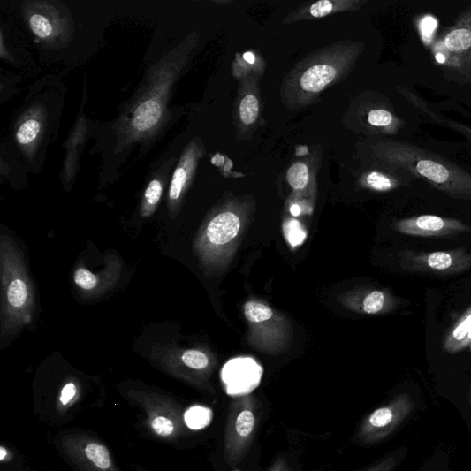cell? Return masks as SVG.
I'll return each mask as SVG.
<instances>
[{"label": "cell", "instance_id": "18", "mask_svg": "<svg viewBox=\"0 0 471 471\" xmlns=\"http://www.w3.org/2000/svg\"><path fill=\"white\" fill-rule=\"evenodd\" d=\"M85 454L89 461L101 469H108L111 466L110 455L107 448L98 443H91L86 446Z\"/></svg>", "mask_w": 471, "mask_h": 471}, {"label": "cell", "instance_id": "10", "mask_svg": "<svg viewBox=\"0 0 471 471\" xmlns=\"http://www.w3.org/2000/svg\"><path fill=\"white\" fill-rule=\"evenodd\" d=\"M240 226V219L233 212L217 215L197 241L199 254L209 260L219 247L225 246L238 236Z\"/></svg>", "mask_w": 471, "mask_h": 471}, {"label": "cell", "instance_id": "9", "mask_svg": "<svg viewBox=\"0 0 471 471\" xmlns=\"http://www.w3.org/2000/svg\"><path fill=\"white\" fill-rule=\"evenodd\" d=\"M395 230L414 237H447L471 232V228L459 219L434 215H422L399 220Z\"/></svg>", "mask_w": 471, "mask_h": 471}, {"label": "cell", "instance_id": "17", "mask_svg": "<svg viewBox=\"0 0 471 471\" xmlns=\"http://www.w3.org/2000/svg\"><path fill=\"white\" fill-rule=\"evenodd\" d=\"M163 195V185L159 179H153L145 192L141 215L149 217L158 207Z\"/></svg>", "mask_w": 471, "mask_h": 471}, {"label": "cell", "instance_id": "15", "mask_svg": "<svg viewBox=\"0 0 471 471\" xmlns=\"http://www.w3.org/2000/svg\"><path fill=\"white\" fill-rule=\"evenodd\" d=\"M399 300L384 291L374 290L368 293L363 301V310L369 315L381 312H387L395 308Z\"/></svg>", "mask_w": 471, "mask_h": 471}, {"label": "cell", "instance_id": "12", "mask_svg": "<svg viewBox=\"0 0 471 471\" xmlns=\"http://www.w3.org/2000/svg\"><path fill=\"white\" fill-rule=\"evenodd\" d=\"M159 353L163 354L162 361L169 368L182 365L190 370L205 371L210 365L208 354L196 349L181 351L169 347Z\"/></svg>", "mask_w": 471, "mask_h": 471}, {"label": "cell", "instance_id": "29", "mask_svg": "<svg viewBox=\"0 0 471 471\" xmlns=\"http://www.w3.org/2000/svg\"><path fill=\"white\" fill-rule=\"evenodd\" d=\"M335 3L329 2V0H322V2L311 5L309 8V14L314 18L327 16L335 11Z\"/></svg>", "mask_w": 471, "mask_h": 471}, {"label": "cell", "instance_id": "19", "mask_svg": "<svg viewBox=\"0 0 471 471\" xmlns=\"http://www.w3.org/2000/svg\"><path fill=\"white\" fill-rule=\"evenodd\" d=\"M188 175L187 168L185 165L179 166L175 171L169 192V199L171 204H176L181 198L187 183Z\"/></svg>", "mask_w": 471, "mask_h": 471}, {"label": "cell", "instance_id": "30", "mask_svg": "<svg viewBox=\"0 0 471 471\" xmlns=\"http://www.w3.org/2000/svg\"><path fill=\"white\" fill-rule=\"evenodd\" d=\"M77 394V387L74 384H66L61 392L60 401L63 406H66Z\"/></svg>", "mask_w": 471, "mask_h": 471}, {"label": "cell", "instance_id": "4", "mask_svg": "<svg viewBox=\"0 0 471 471\" xmlns=\"http://www.w3.org/2000/svg\"><path fill=\"white\" fill-rule=\"evenodd\" d=\"M432 54L447 75L471 79V6L432 44Z\"/></svg>", "mask_w": 471, "mask_h": 471}, {"label": "cell", "instance_id": "35", "mask_svg": "<svg viewBox=\"0 0 471 471\" xmlns=\"http://www.w3.org/2000/svg\"><path fill=\"white\" fill-rule=\"evenodd\" d=\"M7 456V452L4 447L0 448V460H4Z\"/></svg>", "mask_w": 471, "mask_h": 471}, {"label": "cell", "instance_id": "38", "mask_svg": "<svg viewBox=\"0 0 471 471\" xmlns=\"http://www.w3.org/2000/svg\"><path fill=\"white\" fill-rule=\"evenodd\" d=\"M237 471H239V470H237Z\"/></svg>", "mask_w": 471, "mask_h": 471}, {"label": "cell", "instance_id": "22", "mask_svg": "<svg viewBox=\"0 0 471 471\" xmlns=\"http://www.w3.org/2000/svg\"><path fill=\"white\" fill-rule=\"evenodd\" d=\"M239 115L241 121L247 125L256 122L259 115V102L254 95H247L242 99Z\"/></svg>", "mask_w": 471, "mask_h": 471}, {"label": "cell", "instance_id": "37", "mask_svg": "<svg viewBox=\"0 0 471 471\" xmlns=\"http://www.w3.org/2000/svg\"><path fill=\"white\" fill-rule=\"evenodd\" d=\"M470 346V350H471V344H470V346Z\"/></svg>", "mask_w": 471, "mask_h": 471}, {"label": "cell", "instance_id": "13", "mask_svg": "<svg viewBox=\"0 0 471 471\" xmlns=\"http://www.w3.org/2000/svg\"><path fill=\"white\" fill-rule=\"evenodd\" d=\"M471 344V306L462 314L446 333L443 349L448 353H457Z\"/></svg>", "mask_w": 471, "mask_h": 471}, {"label": "cell", "instance_id": "27", "mask_svg": "<svg viewBox=\"0 0 471 471\" xmlns=\"http://www.w3.org/2000/svg\"><path fill=\"white\" fill-rule=\"evenodd\" d=\"M30 27L34 34L40 38H48L53 33V27L50 21L46 17L39 14L32 16Z\"/></svg>", "mask_w": 471, "mask_h": 471}, {"label": "cell", "instance_id": "7", "mask_svg": "<svg viewBox=\"0 0 471 471\" xmlns=\"http://www.w3.org/2000/svg\"><path fill=\"white\" fill-rule=\"evenodd\" d=\"M263 369L251 357L231 359L221 370V379L227 394L232 398L250 395L261 384Z\"/></svg>", "mask_w": 471, "mask_h": 471}, {"label": "cell", "instance_id": "28", "mask_svg": "<svg viewBox=\"0 0 471 471\" xmlns=\"http://www.w3.org/2000/svg\"><path fill=\"white\" fill-rule=\"evenodd\" d=\"M152 429L156 434L168 437L172 434L174 425L170 419L163 416H158L152 421Z\"/></svg>", "mask_w": 471, "mask_h": 471}, {"label": "cell", "instance_id": "20", "mask_svg": "<svg viewBox=\"0 0 471 471\" xmlns=\"http://www.w3.org/2000/svg\"><path fill=\"white\" fill-rule=\"evenodd\" d=\"M367 185L373 190L387 192L399 185L397 178L383 172L373 171L367 176Z\"/></svg>", "mask_w": 471, "mask_h": 471}, {"label": "cell", "instance_id": "26", "mask_svg": "<svg viewBox=\"0 0 471 471\" xmlns=\"http://www.w3.org/2000/svg\"><path fill=\"white\" fill-rule=\"evenodd\" d=\"M368 122L376 127H390L392 125H398V120L391 111L384 109H376L370 111Z\"/></svg>", "mask_w": 471, "mask_h": 471}, {"label": "cell", "instance_id": "34", "mask_svg": "<svg viewBox=\"0 0 471 471\" xmlns=\"http://www.w3.org/2000/svg\"><path fill=\"white\" fill-rule=\"evenodd\" d=\"M290 212L294 217H298L301 213V209H300V208L298 205H294V206L291 207Z\"/></svg>", "mask_w": 471, "mask_h": 471}, {"label": "cell", "instance_id": "5", "mask_svg": "<svg viewBox=\"0 0 471 471\" xmlns=\"http://www.w3.org/2000/svg\"><path fill=\"white\" fill-rule=\"evenodd\" d=\"M414 409V402L410 395L397 396L389 405L375 410L363 420L355 435L358 443L372 444L386 439Z\"/></svg>", "mask_w": 471, "mask_h": 471}, {"label": "cell", "instance_id": "21", "mask_svg": "<svg viewBox=\"0 0 471 471\" xmlns=\"http://www.w3.org/2000/svg\"><path fill=\"white\" fill-rule=\"evenodd\" d=\"M245 317L252 323H263L273 317V310L268 306L250 301L244 307Z\"/></svg>", "mask_w": 471, "mask_h": 471}, {"label": "cell", "instance_id": "36", "mask_svg": "<svg viewBox=\"0 0 471 471\" xmlns=\"http://www.w3.org/2000/svg\"><path fill=\"white\" fill-rule=\"evenodd\" d=\"M469 400H470V405H471V386H470V392H469Z\"/></svg>", "mask_w": 471, "mask_h": 471}, {"label": "cell", "instance_id": "32", "mask_svg": "<svg viewBox=\"0 0 471 471\" xmlns=\"http://www.w3.org/2000/svg\"><path fill=\"white\" fill-rule=\"evenodd\" d=\"M267 471H291L284 458H278Z\"/></svg>", "mask_w": 471, "mask_h": 471}, {"label": "cell", "instance_id": "31", "mask_svg": "<svg viewBox=\"0 0 471 471\" xmlns=\"http://www.w3.org/2000/svg\"><path fill=\"white\" fill-rule=\"evenodd\" d=\"M395 466H396L395 458L390 457L377 463L376 465L371 467L366 471H392Z\"/></svg>", "mask_w": 471, "mask_h": 471}, {"label": "cell", "instance_id": "25", "mask_svg": "<svg viewBox=\"0 0 471 471\" xmlns=\"http://www.w3.org/2000/svg\"><path fill=\"white\" fill-rule=\"evenodd\" d=\"M40 124L36 120H28L21 125L17 133V140L22 145L33 142L40 132Z\"/></svg>", "mask_w": 471, "mask_h": 471}, {"label": "cell", "instance_id": "11", "mask_svg": "<svg viewBox=\"0 0 471 471\" xmlns=\"http://www.w3.org/2000/svg\"><path fill=\"white\" fill-rule=\"evenodd\" d=\"M342 71V64L332 59H322L302 72L299 79L300 88L306 95L321 93Z\"/></svg>", "mask_w": 471, "mask_h": 471}, {"label": "cell", "instance_id": "1", "mask_svg": "<svg viewBox=\"0 0 471 471\" xmlns=\"http://www.w3.org/2000/svg\"><path fill=\"white\" fill-rule=\"evenodd\" d=\"M0 335L3 338H9L32 324L36 308V293L24 254L12 238L6 234L0 238Z\"/></svg>", "mask_w": 471, "mask_h": 471}, {"label": "cell", "instance_id": "24", "mask_svg": "<svg viewBox=\"0 0 471 471\" xmlns=\"http://www.w3.org/2000/svg\"><path fill=\"white\" fill-rule=\"evenodd\" d=\"M308 169L306 164L297 163L287 172L288 183L295 190H303L308 183Z\"/></svg>", "mask_w": 471, "mask_h": 471}, {"label": "cell", "instance_id": "6", "mask_svg": "<svg viewBox=\"0 0 471 471\" xmlns=\"http://www.w3.org/2000/svg\"><path fill=\"white\" fill-rule=\"evenodd\" d=\"M400 266L409 272L452 277L469 270L471 254L460 248L444 252H412L399 254Z\"/></svg>", "mask_w": 471, "mask_h": 471}, {"label": "cell", "instance_id": "14", "mask_svg": "<svg viewBox=\"0 0 471 471\" xmlns=\"http://www.w3.org/2000/svg\"><path fill=\"white\" fill-rule=\"evenodd\" d=\"M163 110L160 103L154 100L142 103L134 111L133 125L140 132H145L159 123Z\"/></svg>", "mask_w": 471, "mask_h": 471}, {"label": "cell", "instance_id": "2", "mask_svg": "<svg viewBox=\"0 0 471 471\" xmlns=\"http://www.w3.org/2000/svg\"><path fill=\"white\" fill-rule=\"evenodd\" d=\"M376 153L393 169L421 178L453 199L471 201V174L442 156L403 142L381 144Z\"/></svg>", "mask_w": 471, "mask_h": 471}, {"label": "cell", "instance_id": "16", "mask_svg": "<svg viewBox=\"0 0 471 471\" xmlns=\"http://www.w3.org/2000/svg\"><path fill=\"white\" fill-rule=\"evenodd\" d=\"M213 420V411L208 407L195 406L185 414V422L192 430H201L208 428Z\"/></svg>", "mask_w": 471, "mask_h": 471}, {"label": "cell", "instance_id": "23", "mask_svg": "<svg viewBox=\"0 0 471 471\" xmlns=\"http://www.w3.org/2000/svg\"><path fill=\"white\" fill-rule=\"evenodd\" d=\"M283 230L286 240L293 248L303 244L307 239V232L297 219L285 221Z\"/></svg>", "mask_w": 471, "mask_h": 471}, {"label": "cell", "instance_id": "3", "mask_svg": "<svg viewBox=\"0 0 471 471\" xmlns=\"http://www.w3.org/2000/svg\"><path fill=\"white\" fill-rule=\"evenodd\" d=\"M262 409L255 397H234L231 402L224 432V456L229 466L243 462L254 444Z\"/></svg>", "mask_w": 471, "mask_h": 471}, {"label": "cell", "instance_id": "8", "mask_svg": "<svg viewBox=\"0 0 471 471\" xmlns=\"http://www.w3.org/2000/svg\"><path fill=\"white\" fill-rule=\"evenodd\" d=\"M122 262L118 256L110 254L106 258L103 271L95 274L83 265H79L73 275L75 286L83 298H99L113 289L122 273Z\"/></svg>", "mask_w": 471, "mask_h": 471}, {"label": "cell", "instance_id": "33", "mask_svg": "<svg viewBox=\"0 0 471 471\" xmlns=\"http://www.w3.org/2000/svg\"><path fill=\"white\" fill-rule=\"evenodd\" d=\"M243 57H244V59H245L247 62H248V63H250V64H254V63L255 62V57H254V55L253 53H251V52H247V53H245V54L243 55Z\"/></svg>", "mask_w": 471, "mask_h": 471}]
</instances>
